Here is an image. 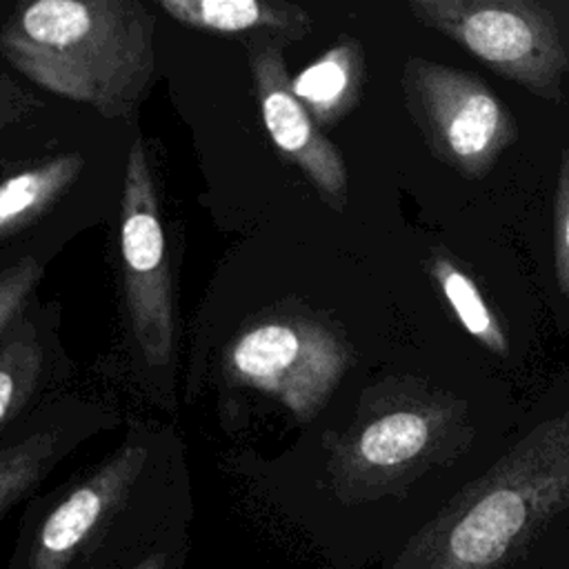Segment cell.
<instances>
[{"instance_id": "obj_1", "label": "cell", "mask_w": 569, "mask_h": 569, "mask_svg": "<svg viewBox=\"0 0 569 569\" xmlns=\"http://www.w3.org/2000/svg\"><path fill=\"white\" fill-rule=\"evenodd\" d=\"M467 407L422 380L380 391L367 416L327 449L318 496L298 513L329 569L380 567L449 500L438 487L467 460Z\"/></svg>"}, {"instance_id": "obj_2", "label": "cell", "mask_w": 569, "mask_h": 569, "mask_svg": "<svg viewBox=\"0 0 569 569\" xmlns=\"http://www.w3.org/2000/svg\"><path fill=\"white\" fill-rule=\"evenodd\" d=\"M569 538V407L529 429L378 569H542Z\"/></svg>"}, {"instance_id": "obj_3", "label": "cell", "mask_w": 569, "mask_h": 569, "mask_svg": "<svg viewBox=\"0 0 569 569\" xmlns=\"http://www.w3.org/2000/svg\"><path fill=\"white\" fill-rule=\"evenodd\" d=\"M187 509L160 489L151 451L124 442L71 487L24 511L4 569H136L187 533Z\"/></svg>"}, {"instance_id": "obj_4", "label": "cell", "mask_w": 569, "mask_h": 569, "mask_svg": "<svg viewBox=\"0 0 569 569\" xmlns=\"http://www.w3.org/2000/svg\"><path fill=\"white\" fill-rule=\"evenodd\" d=\"M151 36L140 2L38 0L0 29V49L36 84L122 116L153 76Z\"/></svg>"}, {"instance_id": "obj_5", "label": "cell", "mask_w": 569, "mask_h": 569, "mask_svg": "<svg viewBox=\"0 0 569 569\" xmlns=\"http://www.w3.org/2000/svg\"><path fill=\"white\" fill-rule=\"evenodd\" d=\"M411 13L498 76L556 100L569 49L553 13L527 0H413Z\"/></svg>"}, {"instance_id": "obj_6", "label": "cell", "mask_w": 569, "mask_h": 569, "mask_svg": "<svg viewBox=\"0 0 569 569\" xmlns=\"http://www.w3.org/2000/svg\"><path fill=\"white\" fill-rule=\"evenodd\" d=\"M402 82L429 151L467 178H482L518 138L505 102L467 71L411 58Z\"/></svg>"}, {"instance_id": "obj_7", "label": "cell", "mask_w": 569, "mask_h": 569, "mask_svg": "<svg viewBox=\"0 0 569 569\" xmlns=\"http://www.w3.org/2000/svg\"><path fill=\"white\" fill-rule=\"evenodd\" d=\"M347 360V347L329 329L309 320L251 327L229 349L236 378L276 396L300 420L316 416Z\"/></svg>"}, {"instance_id": "obj_8", "label": "cell", "mask_w": 569, "mask_h": 569, "mask_svg": "<svg viewBox=\"0 0 569 569\" xmlns=\"http://www.w3.org/2000/svg\"><path fill=\"white\" fill-rule=\"evenodd\" d=\"M120 251L124 264V296L136 338L149 365H164L173 345L171 278L153 180L140 140H133L127 160Z\"/></svg>"}, {"instance_id": "obj_9", "label": "cell", "mask_w": 569, "mask_h": 569, "mask_svg": "<svg viewBox=\"0 0 569 569\" xmlns=\"http://www.w3.org/2000/svg\"><path fill=\"white\" fill-rule=\"evenodd\" d=\"M249 60L264 127L278 151L298 164L336 207L345 200L347 169L336 147L293 96L280 47L264 38L249 40Z\"/></svg>"}, {"instance_id": "obj_10", "label": "cell", "mask_w": 569, "mask_h": 569, "mask_svg": "<svg viewBox=\"0 0 569 569\" xmlns=\"http://www.w3.org/2000/svg\"><path fill=\"white\" fill-rule=\"evenodd\" d=\"M362 84V56L356 42H342L325 51L313 64L300 71L293 96L309 111L313 122L329 127L340 120L358 100Z\"/></svg>"}, {"instance_id": "obj_11", "label": "cell", "mask_w": 569, "mask_h": 569, "mask_svg": "<svg viewBox=\"0 0 569 569\" xmlns=\"http://www.w3.org/2000/svg\"><path fill=\"white\" fill-rule=\"evenodd\" d=\"M173 20L213 33H242L253 29H280L305 33L309 18L293 4L262 0H160Z\"/></svg>"}, {"instance_id": "obj_12", "label": "cell", "mask_w": 569, "mask_h": 569, "mask_svg": "<svg viewBox=\"0 0 569 569\" xmlns=\"http://www.w3.org/2000/svg\"><path fill=\"white\" fill-rule=\"evenodd\" d=\"M80 169L82 158L67 153L0 182V236L18 231L44 213Z\"/></svg>"}, {"instance_id": "obj_13", "label": "cell", "mask_w": 569, "mask_h": 569, "mask_svg": "<svg viewBox=\"0 0 569 569\" xmlns=\"http://www.w3.org/2000/svg\"><path fill=\"white\" fill-rule=\"evenodd\" d=\"M429 271L436 284L440 287L442 296L456 311L460 325L491 353L507 356V336L498 318L491 313L485 298L480 296L476 282L462 269H458V264L449 260L445 253H433L429 258Z\"/></svg>"}, {"instance_id": "obj_14", "label": "cell", "mask_w": 569, "mask_h": 569, "mask_svg": "<svg viewBox=\"0 0 569 569\" xmlns=\"http://www.w3.org/2000/svg\"><path fill=\"white\" fill-rule=\"evenodd\" d=\"M56 431H33L0 449V518L24 500L58 458Z\"/></svg>"}, {"instance_id": "obj_15", "label": "cell", "mask_w": 569, "mask_h": 569, "mask_svg": "<svg viewBox=\"0 0 569 569\" xmlns=\"http://www.w3.org/2000/svg\"><path fill=\"white\" fill-rule=\"evenodd\" d=\"M42 365V351L29 322H18L0 347V427L29 400Z\"/></svg>"}, {"instance_id": "obj_16", "label": "cell", "mask_w": 569, "mask_h": 569, "mask_svg": "<svg viewBox=\"0 0 569 569\" xmlns=\"http://www.w3.org/2000/svg\"><path fill=\"white\" fill-rule=\"evenodd\" d=\"M553 267L565 298H569V149L562 151L553 207Z\"/></svg>"}, {"instance_id": "obj_17", "label": "cell", "mask_w": 569, "mask_h": 569, "mask_svg": "<svg viewBox=\"0 0 569 569\" xmlns=\"http://www.w3.org/2000/svg\"><path fill=\"white\" fill-rule=\"evenodd\" d=\"M40 278V264L27 256L0 273V338L9 329L18 309L24 305Z\"/></svg>"}, {"instance_id": "obj_18", "label": "cell", "mask_w": 569, "mask_h": 569, "mask_svg": "<svg viewBox=\"0 0 569 569\" xmlns=\"http://www.w3.org/2000/svg\"><path fill=\"white\" fill-rule=\"evenodd\" d=\"M189 531L164 542L156 549L147 560H142L136 569H187L189 565Z\"/></svg>"}]
</instances>
